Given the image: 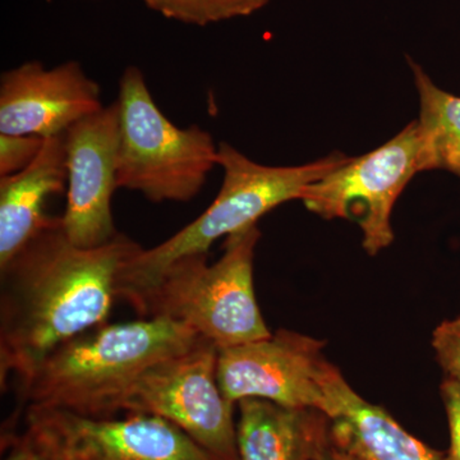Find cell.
<instances>
[{"mask_svg":"<svg viewBox=\"0 0 460 460\" xmlns=\"http://www.w3.org/2000/svg\"><path fill=\"white\" fill-rule=\"evenodd\" d=\"M142 248L118 233L95 248L75 246L62 217L0 269V387L26 384L48 354L108 323L120 274Z\"/></svg>","mask_w":460,"mask_h":460,"instance_id":"1","label":"cell"},{"mask_svg":"<svg viewBox=\"0 0 460 460\" xmlns=\"http://www.w3.org/2000/svg\"><path fill=\"white\" fill-rule=\"evenodd\" d=\"M201 338L164 319L104 323L72 338L18 387L26 407L57 408L93 419L124 410L133 384L151 366L184 352Z\"/></svg>","mask_w":460,"mask_h":460,"instance_id":"2","label":"cell"},{"mask_svg":"<svg viewBox=\"0 0 460 460\" xmlns=\"http://www.w3.org/2000/svg\"><path fill=\"white\" fill-rule=\"evenodd\" d=\"M260 238L257 226L229 235L211 265L208 253L181 257L123 301L142 319L183 323L219 349L269 338L253 287Z\"/></svg>","mask_w":460,"mask_h":460,"instance_id":"3","label":"cell"},{"mask_svg":"<svg viewBox=\"0 0 460 460\" xmlns=\"http://www.w3.org/2000/svg\"><path fill=\"white\" fill-rule=\"evenodd\" d=\"M348 156L332 153L298 166H268L248 159L226 142L217 145L222 189L213 204L172 237L148 250L138 251L124 266L119 299L141 289L181 257L208 253L222 237L256 226L260 217L292 199H301L305 187L335 171Z\"/></svg>","mask_w":460,"mask_h":460,"instance_id":"4","label":"cell"},{"mask_svg":"<svg viewBox=\"0 0 460 460\" xmlns=\"http://www.w3.org/2000/svg\"><path fill=\"white\" fill-rule=\"evenodd\" d=\"M115 102L119 117L118 189L140 192L154 204L195 199L217 165L211 133L196 124L180 128L169 120L137 66L123 72Z\"/></svg>","mask_w":460,"mask_h":460,"instance_id":"5","label":"cell"},{"mask_svg":"<svg viewBox=\"0 0 460 460\" xmlns=\"http://www.w3.org/2000/svg\"><path fill=\"white\" fill-rule=\"evenodd\" d=\"M219 348L199 338L184 352L148 367L133 384L124 411L162 417L214 460L239 459L234 405L217 381Z\"/></svg>","mask_w":460,"mask_h":460,"instance_id":"6","label":"cell"},{"mask_svg":"<svg viewBox=\"0 0 460 460\" xmlns=\"http://www.w3.org/2000/svg\"><path fill=\"white\" fill-rule=\"evenodd\" d=\"M419 123L413 120L383 146L344 164L305 187L302 201L323 219L356 220L363 248L377 255L394 241L392 217L396 199L420 172Z\"/></svg>","mask_w":460,"mask_h":460,"instance_id":"7","label":"cell"},{"mask_svg":"<svg viewBox=\"0 0 460 460\" xmlns=\"http://www.w3.org/2000/svg\"><path fill=\"white\" fill-rule=\"evenodd\" d=\"M25 432L44 460H214L189 435L153 414L93 419L26 407Z\"/></svg>","mask_w":460,"mask_h":460,"instance_id":"8","label":"cell"},{"mask_svg":"<svg viewBox=\"0 0 460 460\" xmlns=\"http://www.w3.org/2000/svg\"><path fill=\"white\" fill-rule=\"evenodd\" d=\"M325 341L292 330L219 349L217 381L233 404L247 398L299 410H317L328 416L329 401L321 374L328 359Z\"/></svg>","mask_w":460,"mask_h":460,"instance_id":"9","label":"cell"},{"mask_svg":"<svg viewBox=\"0 0 460 460\" xmlns=\"http://www.w3.org/2000/svg\"><path fill=\"white\" fill-rule=\"evenodd\" d=\"M119 117L117 102L84 118L66 132V237L81 248L108 243L118 234L111 214L117 187Z\"/></svg>","mask_w":460,"mask_h":460,"instance_id":"10","label":"cell"},{"mask_svg":"<svg viewBox=\"0 0 460 460\" xmlns=\"http://www.w3.org/2000/svg\"><path fill=\"white\" fill-rule=\"evenodd\" d=\"M102 108L99 84L75 60H30L0 78V135L56 137Z\"/></svg>","mask_w":460,"mask_h":460,"instance_id":"11","label":"cell"},{"mask_svg":"<svg viewBox=\"0 0 460 460\" xmlns=\"http://www.w3.org/2000/svg\"><path fill=\"white\" fill-rule=\"evenodd\" d=\"M321 384L329 401L330 435L341 447L365 460H444L387 411L362 398L329 361Z\"/></svg>","mask_w":460,"mask_h":460,"instance_id":"12","label":"cell"},{"mask_svg":"<svg viewBox=\"0 0 460 460\" xmlns=\"http://www.w3.org/2000/svg\"><path fill=\"white\" fill-rule=\"evenodd\" d=\"M66 133L45 138L22 172L0 177V269L53 223L48 202L66 190Z\"/></svg>","mask_w":460,"mask_h":460,"instance_id":"13","label":"cell"},{"mask_svg":"<svg viewBox=\"0 0 460 460\" xmlns=\"http://www.w3.org/2000/svg\"><path fill=\"white\" fill-rule=\"evenodd\" d=\"M241 460H314L330 432V419L317 410L287 408L265 399L238 402Z\"/></svg>","mask_w":460,"mask_h":460,"instance_id":"14","label":"cell"},{"mask_svg":"<svg viewBox=\"0 0 460 460\" xmlns=\"http://www.w3.org/2000/svg\"><path fill=\"white\" fill-rule=\"evenodd\" d=\"M410 65L420 104V172L440 169L460 178V96L438 89L413 60Z\"/></svg>","mask_w":460,"mask_h":460,"instance_id":"15","label":"cell"},{"mask_svg":"<svg viewBox=\"0 0 460 460\" xmlns=\"http://www.w3.org/2000/svg\"><path fill=\"white\" fill-rule=\"evenodd\" d=\"M148 8L171 20L206 26L232 18L246 17L269 0H142Z\"/></svg>","mask_w":460,"mask_h":460,"instance_id":"16","label":"cell"},{"mask_svg":"<svg viewBox=\"0 0 460 460\" xmlns=\"http://www.w3.org/2000/svg\"><path fill=\"white\" fill-rule=\"evenodd\" d=\"M44 141L33 136L0 135V177L26 169L40 154Z\"/></svg>","mask_w":460,"mask_h":460,"instance_id":"17","label":"cell"},{"mask_svg":"<svg viewBox=\"0 0 460 460\" xmlns=\"http://www.w3.org/2000/svg\"><path fill=\"white\" fill-rule=\"evenodd\" d=\"M432 348L447 377L460 383V316L443 321L434 330Z\"/></svg>","mask_w":460,"mask_h":460,"instance_id":"18","label":"cell"},{"mask_svg":"<svg viewBox=\"0 0 460 460\" xmlns=\"http://www.w3.org/2000/svg\"><path fill=\"white\" fill-rule=\"evenodd\" d=\"M440 389L450 429V449L444 460H460V383L447 377Z\"/></svg>","mask_w":460,"mask_h":460,"instance_id":"19","label":"cell"},{"mask_svg":"<svg viewBox=\"0 0 460 460\" xmlns=\"http://www.w3.org/2000/svg\"><path fill=\"white\" fill-rule=\"evenodd\" d=\"M11 447L4 460H44L25 435L3 436V445Z\"/></svg>","mask_w":460,"mask_h":460,"instance_id":"20","label":"cell"},{"mask_svg":"<svg viewBox=\"0 0 460 460\" xmlns=\"http://www.w3.org/2000/svg\"><path fill=\"white\" fill-rule=\"evenodd\" d=\"M314 460H365L332 440V435L326 436L325 440L317 449Z\"/></svg>","mask_w":460,"mask_h":460,"instance_id":"21","label":"cell"}]
</instances>
